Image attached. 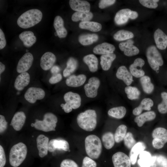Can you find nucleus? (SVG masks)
I'll list each match as a JSON object with an SVG mask.
<instances>
[{
  "mask_svg": "<svg viewBox=\"0 0 167 167\" xmlns=\"http://www.w3.org/2000/svg\"><path fill=\"white\" fill-rule=\"evenodd\" d=\"M125 91L127 94V98L130 100L139 99L140 95V91L135 87L127 86L125 88Z\"/></svg>",
  "mask_w": 167,
  "mask_h": 167,
  "instance_id": "nucleus-43",
  "label": "nucleus"
},
{
  "mask_svg": "<svg viewBox=\"0 0 167 167\" xmlns=\"http://www.w3.org/2000/svg\"><path fill=\"white\" fill-rule=\"evenodd\" d=\"M64 21L60 16H56L54 22V26L57 36L60 38L65 37L67 34V31L64 27Z\"/></svg>",
  "mask_w": 167,
  "mask_h": 167,
  "instance_id": "nucleus-27",
  "label": "nucleus"
},
{
  "mask_svg": "<svg viewBox=\"0 0 167 167\" xmlns=\"http://www.w3.org/2000/svg\"><path fill=\"white\" fill-rule=\"evenodd\" d=\"M78 66V62L76 59L73 57L70 58L67 61L66 66L63 71L64 77H66L70 76L76 70Z\"/></svg>",
  "mask_w": 167,
  "mask_h": 167,
  "instance_id": "nucleus-34",
  "label": "nucleus"
},
{
  "mask_svg": "<svg viewBox=\"0 0 167 167\" xmlns=\"http://www.w3.org/2000/svg\"><path fill=\"white\" fill-rule=\"evenodd\" d=\"M19 37L23 42L24 46L26 47H31L36 41V37L31 31L22 32L19 35Z\"/></svg>",
  "mask_w": 167,
  "mask_h": 167,
  "instance_id": "nucleus-28",
  "label": "nucleus"
},
{
  "mask_svg": "<svg viewBox=\"0 0 167 167\" xmlns=\"http://www.w3.org/2000/svg\"><path fill=\"white\" fill-rule=\"evenodd\" d=\"M79 27L81 29L93 32L99 31L102 28V25L100 23L94 21L81 22L79 24Z\"/></svg>",
  "mask_w": 167,
  "mask_h": 167,
  "instance_id": "nucleus-36",
  "label": "nucleus"
},
{
  "mask_svg": "<svg viewBox=\"0 0 167 167\" xmlns=\"http://www.w3.org/2000/svg\"><path fill=\"white\" fill-rule=\"evenodd\" d=\"M145 64L144 60L141 58H137L129 66L130 72L133 76L137 78H141L144 75L145 72L142 67Z\"/></svg>",
  "mask_w": 167,
  "mask_h": 167,
  "instance_id": "nucleus-14",
  "label": "nucleus"
},
{
  "mask_svg": "<svg viewBox=\"0 0 167 167\" xmlns=\"http://www.w3.org/2000/svg\"><path fill=\"white\" fill-rule=\"evenodd\" d=\"M61 74L58 73L53 75L49 79V82L51 84H56L60 82L62 79Z\"/></svg>",
  "mask_w": 167,
  "mask_h": 167,
  "instance_id": "nucleus-50",
  "label": "nucleus"
},
{
  "mask_svg": "<svg viewBox=\"0 0 167 167\" xmlns=\"http://www.w3.org/2000/svg\"><path fill=\"white\" fill-rule=\"evenodd\" d=\"M30 81V76L29 73L27 72L20 73L15 79L14 87L18 91H22L28 86Z\"/></svg>",
  "mask_w": 167,
  "mask_h": 167,
  "instance_id": "nucleus-23",
  "label": "nucleus"
},
{
  "mask_svg": "<svg viewBox=\"0 0 167 167\" xmlns=\"http://www.w3.org/2000/svg\"><path fill=\"white\" fill-rule=\"evenodd\" d=\"M6 158L4 150L0 145V167H4L6 163Z\"/></svg>",
  "mask_w": 167,
  "mask_h": 167,
  "instance_id": "nucleus-51",
  "label": "nucleus"
},
{
  "mask_svg": "<svg viewBox=\"0 0 167 167\" xmlns=\"http://www.w3.org/2000/svg\"><path fill=\"white\" fill-rule=\"evenodd\" d=\"M101 139L105 148L107 149L112 148L115 144V139L113 134L111 132H107L104 134Z\"/></svg>",
  "mask_w": 167,
  "mask_h": 167,
  "instance_id": "nucleus-39",
  "label": "nucleus"
},
{
  "mask_svg": "<svg viewBox=\"0 0 167 167\" xmlns=\"http://www.w3.org/2000/svg\"><path fill=\"white\" fill-rule=\"evenodd\" d=\"M61 106L62 107L64 112L66 113H69L72 110V107L68 103H66L65 104H62Z\"/></svg>",
  "mask_w": 167,
  "mask_h": 167,
  "instance_id": "nucleus-55",
  "label": "nucleus"
},
{
  "mask_svg": "<svg viewBox=\"0 0 167 167\" xmlns=\"http://www.w3.org/2000/svg\"><path fill=\"white\" fill-rule=\"evenodd\" d=\"M26 119V115L23 112H18L14 115L10 125L12 126L15 130L19 131L23 126Z\"/></svg>",
  "mask_w": 167,
  "mask_h": 167,
  "instance_id": "nucleus-24",
  "label": "nucleus"
},
{
  "mask_svg": "<svg viewBox=\"0 0 167 167\" xmlns=\"http://www.w3.org/2000/svg\"><path fill=\"white\" fill-rule=\"evenodd\" d=\"M7 123L4 116L2 115H0V133L4 132L6 130Z\"/></svg>",
  "mask_w": 167,
  "mask_h": 167,
  "instance_id": "nucleus-49",
  "label": "nucleus"
},
{
  "mask_svg": "<svg viewBox=\"0 0 167 167\" xmlns=\"http://www.w3.org/2000/svg\"><path fill=\"white\" fill-rule=\"evenodd\" d=\"M156 116L155 113L152 111H148L137 116L134 119V121L137 123L138 126H142L146 122L152 121Z\"/></svg>",
  "mask_w": 167,
  "mask_h": 167,
  "instance_id": "nucleus-29",
  "label": "nucleus"
},
{
  "mask_svg": "<svg viewBox=\"0 0 167 167\" xmlns=\"http://www.w3.org/2000/svg\"><path fill=\"white\" fill-rule=\"evenodd\" d=\"M157 109L159 112L162 114L167 113V105L161 100L157 105Z\"/></svg>",
  "mask_w": 167,
  "mask_h": 167,
  "instance_id": "nucleus-53",
  "label": "nucleus"
},
{
  "mask_svg": "<svg viewBox=\"0 0 167 167\" xmlns=\"http://www.w3.org/2000/svg\"><path fill=\"white\" fill-rule=\"evenodd\" d=\"M48 149L50 152L54 151L56 149L67 151L69 150V145L68 142L65 140L53 139L49 142Z\"/></svg>",
  "mask_w": 167,
  "mask_h": 167,
  "instance_id": "nucleus-18",
  "label": "nucleus"
},
{
  "mask_svg": "<svg viewBox=\"0 0 167 167\" xmlns=\"http://www.w3.org/2000/svg\"><path fill=\"white\" fill-rule=\"evenodd\" d=\"M69 4L71 8L76 12H89L90 4L87 1L80 0H70Z\"/></svg>",
  "mask_w": 167,
  "mask_h": 167,
  "instance_id": "nucleus-21",
  "label": "nucleus"
},
{
  "mask_svg": "<svg viewBox=\"0 0 167 167\" xmlns=\"http://www.w3.org/2000/svg\"><path fill=\"white\" fill-rule=\"evenodd\" d=\"M84 62L88 66L90 71L92 72L96 71L98 68V60L93 54H89L84 57Z\"/></svg>",
  "mask_w": 167,
  "mask_h": 167,
  "instance_id": "nucleus-32",
  "label": "nucleus"
},
{
  "mask_svg": "<svg viewBox=\"0 0 167 167\" xmlns=\"http://www.w3.org/2000/svg\"><path fill=\"white\" fill-rule=\"evenodd\" d=\"M112 161L114 167H131L129 157L124 152H119L112 156Z\"/></svg>",
  "mask_w": 167,
  "mask_h": 167,
  "instance_id": "nucleus-11",
  "label": "nucleus"
},
{
  "mask_svg": "<svg viewBox=\"0 0 167 167\" xmlns=\"http://www.w3.org/2000/svg\"><path fill=\"white\" fill-rule=\"evenodd\" d=\"M138 14L136 11H132L131 14L130 19H135L138 17Z\"/></svg>",
  "mask_w": 167,
  "mask_h": 167,
  "instance_id": "nucleus-58",
  "label": "nucleus"
},
{
  "mask_svg": "<svg viewBox=\"0 0 167 167\" xmlns=\"http://www.w3.org/2000/svg\"><path fill=\"white\" fill-rule=\"evenodd\" d=\"M96 162L90 158L86 156L84 158L81 167H96Z\"/></svg>",
  "mask_w": 167,
  "mask_h": 167,
  "instance_id": "nucleus-46",
  "label": "nucleus"
},
{
  "mask_svg": "<svg viewBox=\"0 0 167 167\" xmlns=\"http://www.w3.org/2000/svg\"><path fill=\"white\" fill-rule=\"evenodd\" d=\"M56 60V57L53 53L49 52H46L41 58L40 66L44 71L49 70L53 66Z\"/></svg>",
  "mask_w": 167,
  "mask_h": 167,
  "instance_id": "nucleus-16",
  "label": "nucleus"
},
{
  "mask_svg": "<svg viewBox=\"0 0 167 167\" xmlns=\"http://www.w3.org/2000/svg\"><path fill=\"white\" fill-rule=\"evenodd\" d=\"M139 3L143 6L150 9L156 8L158 5V0H139Z\"/></svg>",
  "mask_w": 167,
  "mask_h": 167,
  "instance_id": "nucleus-45",
  "label": "nucleus"
},
{
  "mask_svg": "<svg viewBox=\"0 0 167 167\" xmlns=\"http://www.w3.org/2000/svg\"><path fill=\"white\" fill-rule=\"evenodd\" d=\"M60 71L59 67L57 66H54L51 69L50 71L52 73L54 74L58 73Z\"/></svg>",
  "mask_w": 167,
  "mask_h": 167,
  "instance_id": "nucleus-57",
  "label": "nucleus"
},
{
  "mask_svg": "<svg viewBox=\"0 0 167 167\" xmlns=\"http://www.w3.org/2000/svg\"><path fill=\"white\" fill-rule=\"evenodd\" d=\"M116 75L118 79L122 80L127 86L130 85L133 81L132 75L124 66H121L118 68Z\"/></svg>",
  "mask_w": 167,
  "mask_h": 167,
  "instance_id": "nucleus-20",
  "label": "nucleus"
},
{
  "mask_svg": "<svg viewBox=\"0 0 167 167\" xmlns=\"http://www.w3.org/2000/svg\"><path fill=\"white\" fill-rule=\"evenodd\" d=\"M60 167H79L74 161L68 159L63 160L61 162Z\"/></svg>",
  "mask_w": 167,
  "mask_h": 167,
  "instance_id": "nucleus-47",
  "label": "nucleus"
},
{
  "mask_svg": "<svg viewBox=\"0 0 167 167\" xmlns=\"http://www.w3.org/2000/svg\"><path fill=\"white\" fill-rule=\"evenodd\" d=\"M126 110L123 106L115 107L110 109L108 112V114L110 116L117 119H122L126 114Z\"/></svg>",
  "mask_w": 167,
  "mask_h": 167,
  "instance_id": "nucleus-40",
  "label": "nucleus"
},
{
  "mask_svg": "<svg viewBox=\"0 0 167 167\" xmlns=\"http://www.w3.org/2000/svg\"><path fill=\"white\" fill-rule=\"evenodd\" d=\"M100 84V80L98 78L95 77L90 78L88 83L84 86L86 96L91 98L96 97L97 95L98 89Z\"/></svg>",
  "mask_w": 167,
  "mask_h": 167,
  "instance_id": "nucleus-9",
  "label": "nucleus"
},
{
  "mask_svg": "<svg viewBox=\"0 0 167 167\" xmlns=\"http://www.w3.org/2000/svg\"><path fill=\"white\" fill-rule=\"evenodd\" d=\"M33 61L32 54L29 52L24 54L19 60L16 67L17 72H26L31 67Z\"/></svg>",
  "mask_w": 167,
  "mask_h": 167,
  "instance_id": "nucleus-10",
  "label": "nucleus"
},
{
  "mask_svg": "<svg viewBox=\"0 0 167 167\" xmlns=\"http://www.w3.org/2000/svg\"><path fill=\"white\" fill-rule=\"evenodd\" d=\"M153 105V102L151 99L145 98L142 100L139 106L133 110V114L138 116L141 114L143 110H150Z\"/></svg>",
  "mask_w": 167,
  "mask_h": 167,
  "instance_id": "nucleus-31",
  "label": "nucleus"
},
{
  "mask_svg": "<svg viewBox=\"0 0 167 167\" xmlns=\"http://www.w3.org/2000/svg\"><path fill=\"white\" fill-rule=\"evenodd\" d=\"M34 126V123H32L31 124V126L32 127H33Z\"/></svg>",
  "mask_w": 167,
  "mask_h": 167,
  "instance_id": "nucleus-60",
  "label": "nucleus"
},
{
  "mask_svg": "<svg viewBox=\"0 0 167 167\" xmlns=\"http://www.w3.org/2000/svg\"><path fill=\"white\" fill-rule=\"evenodd\" d=\"M26 50V52H27V53H28V49H27V50Z\"/></svg>",
  "mask_w": 167,
  "mask_h": 167,
  "instance_id": "nucleus-61",
  "label": "nucleus"
},
{
  "mask_svg": "<svg viewBox=\"0 0 167 167\" xmlns=\"http://www.w3.org/2000/svg\"><path fill=\"white\" fill-rule=\"evenodd\" d=\"M132 10L129 8L121 9L116 13L114 20L117 25H122L126 24L131 18Z\"/></svg>",
  "mask_w": 167,
  "mask_h": 167,
  "instance_id": "nucleus-22",
  "label": "nucleus"
},
{
  "mask_svg": "<svg viewBox=\"0 0 167 167\" xmlns=\"http://www.w3.org/2000/svg\"></svg>",
  "mask_w": 167,
  "mask_h": 167,
  "instance_id": "nucleus-62",
  "label": "nucleus"
},
{
  "mask_svg": "<svg viewBox=\"0 0 167 167\" xmlns=\"http://www.w3.org/2000/svg\"><path fill=\"white\" fill-rule=\"evenodd\" d=\"M27 153L26 146L22 142H19L11 148L9 156L10 165L13 167L19 166L25 160Z\"/></svg>",
  "mask_w": 167,
  "mask_h": 167,
  "instance_id": "nucleus-4",
  "label": "nucleus"
},
{
  "mask_svg": "<svg viewBox=\"0 0 167 167\" xmlns=\"http://www.w3.org/2000/svg\"><path fill=\"white\" fill-rule=\"evenodd\" d=\"M45 92L42 88L34 87L29 88L24 95L25 99L31 103L33 104L37 100H41L45 97Z\"/></svg>",
  "mask_w": 167,
  "mask_h": 167,
  "instance_id": "nucleus-8",
  "label": "nucleus"
},
{
  "mask_svg": "<svg viewBox=\"0 0 167 167\" xmlns=\"http://www.w3.org/2000/svg\"><path fill=\"white\" fill-rule=\"evenodd\" d=\"M154 38L157 47L163 50L167 47V35L161 29L158 28L154 32Z\"/></svg>",
  "mask_w": 167,
  "mask_h": 167,
  "instance_id": "nucleus-19",
  "label": "nucleus"
},
{
  "mask_svg": "<svg viewBox=\"0 0 167 167\" xmlns=\"http://www.w3.org/2000/svg\"><path fill=\"white\" fill-rule=\"evenodd\" d=\"M133 33L129 31L123 29L118 31L113 36V38L118 41H122L132 38Z\"/></svg>",
  "mask_w": 167,
  "mask_h": 167,
  "instance_id": "nucleus-42",
  "label": "nucleus"
},
{
  "mask_svg": "<svg viewBox=\"0 0 167 167\" xmlns=\"http://www.w3.org/2000/svg\"><path fill=\"white\" fill-rule=\"evenodd\" d=\"M98 38V36L96 34H83L79 36L78 40L82 45H87L96 41Z\"/></svg>",
  "mask_w": 167,
  "mask_h": 167,
  "instance_id": "nucleus-35",
  "label": "nucleus"
},
{
  "mask_svg": "<svg viewBox=\"0 0 167 167\" xmlns=\"http://www.w3.org/2000/svg\"><path fill=\"white\" fill-rule=\"evenodd\" d=\"M42 16V13L40 10L36 9H30L19 16L17 20V24L22 28H29L39 23Z\"/></svg>",
  "mask_w": 167,
  "mask_h": 167,
  "instance_id": "nucleus-1",
  "label": "nucleus"
},
{
  "mask_svg": "<svg viewBox=\"0 0 167 167\" xmlns=\"http://www.w3.org/2000/svg\"><path fill=\"white\" fill-rule=\"evenodd\" d=\"M146 146L142 142H139L131 148L129 154L131 164L135 165L137 161L138 155L145 149Z\"/></svg>",
  "mask_w": 167,
  "mask_h": 167,
  "instance_id": "nucleus-30",
  "label": "nucleus"
},
{
  "mask_svg": "<svg viewBox=\"0 0 167 167\" xmlns=\"http://www.w3.org/2000/svg\"><path fill=\"white\" fill-rule=\"evenodd\" d=\"M58 122L57 116L51 113H45L43 120L36 119L34 126L36 129L47 132L55 131Z\"/></svg>",
  "mask_w": 167,
  "mask_h": 167,
  "instance_id": "nucleus-5",
  "label": "nucleus"
},
{
  "mask_svg": "<svg viewBox=\"0 0 167 167\" xmlns=\"http://www.w3.org/2000/svg\"><path fill=\"white\" fill-rule=\"evenodd\" d=\"M156 157H152L149 152L143 151L139 154L138 164L141 167H155Z\"/></svg>",
  "mask_w": 167,
  "mask_h": 167,
  "instance_id": "nucleus-13",
  "label": "nucleus"
},
{
  "mask_svg": "<svg viewBox=\"0 0 167 167\" xmlns=\"http://www.w3.org/2000/svg\"><path fill=\"white\" fill-rule=\"evenodd\" d=\"M116 1L115 0H101L99 3L98 6L101 9H104L113 4Z\"/></svg>",
  "mask_w": 167,
  "mask_h": 167,
  "instance_id": "nucleus-48",
  "label": "nucleus"
},
{
  "mask_svg": "<svg viewBox=\"0 0 167 167\" xmlns=\"http://www.w3.org/2000/svg\"><path fill=\"white\" fill-rule=\"evenodd\" d=\"M152 136L153 147L156 149H161L167 142V130L163 127L156 128L153 131Z\"/></svg>",
  "mask_w": 167,
  "mask_h": 167,
  "instance_id": "nucleus-7",
  "label": "nucleus"
},
{
  "mask_svg": "<svg viewBox=\"0 0 167 167\" xmlns=\"http://www.w3.org/2000/svg\"><path fill=\"white\" fill-rule=\"evenodd\" d=\"M126 126L124 124L119 125L116 129L114 135L115 142L119 143L123 140L127 131Z\"/></svg>",
  "mask_w": 167,
  "mask_h": 167,
  "instance_id": "nucleus-41",
  "label": "nucleus"
},
{
  "mask_svg": "<svg viewBox=\"0 0 167 167\" xmlns=\"http://www.w3.org/2000/svg\"><path fill=\"white\" fill-rule=\"evenodd\" d=\"M86 153L89 157L96 159L100 156L102 150V145L100 139L97 136L91 135L87 136L85 139Z\"/></svg>",
  "mask_w": 167,
  "mask_h": 167,
  "instance_id": "nucleus-3",
  "label": "nucleus"
},
{
  "mask_svg": "<svg viewBox=\"0 0 167 167\" xmlns=\"http://www.w3.org/2000/svg\"><path fill=\"white\" fill-rule=\"evenodd\" d=\"M115 49V48L113 45L104 42L95 46L93 51L96 54L103 55L113 54Z\"/></svg>",
  "mask_w": 167,
  "mask_h": 167,
  "instance_id": "nucleus-26",
  "label": "nucleus"
},
{
  "mask_svg": "<svg viewBox=\"0 0 167 167\" xmlns=\"http://www.w3.org/2000/svg\"><path fill=\"white\" fill-rule=\"evenodd\" d=\"M64 99L73 109L79 108L81 104V98L77 93L69 92L66 93L64 96Z\"/></svg>",
  "mask_w": 167,
  "mask_h": 167,
  "instance_id": "nucleus-17",
  "label": "nucleus"
},
{
  "mask_svg": "<svg viewBox=\"0 0 167 167\" xmlns=\"http://www.w3.org/2000/svg\"><path fill=\"white\" fill-rule=\"evenodd\" d=\"M6 45V41L4 34L1 29H0V49L4 48Z\"/></svg>",
  "mask_w": 167,
  "mask_h": 167,
  "instance_id": "nucleus-54",
  "label": "nucleus"
},
{
  "mask_svg": "<svg viewBox=\"0 0 167 167\" xmlns=\"http://www.w3.org/2000/svg\"><path fill=\"white\" fill-rule=\"evenodd\" d=\"M36 142L39 155L43 158L48 154L49 139L48 137L41 134L37 137Z\"/></svg>",
  "mask_w": 167,
  "mask_h": 167,
  "instance_id": "nucleus-15",
  "label": "nucleus"
},
{
  "mask_svg": "<svg viewBox=\"0 0 167 167\" xmlns=\"http://www.w3.org/2000/svg\"><path fill=\"white\" fill-rule=\"evenodd\" d=\"M123 141L125 145L129 149H131L136 143L132 134L130 132L126 133Z\"/></svg>",
  "mask_w": 167,
  "mask_h": 167,
  "instance_id": "nucleus-44",
  "label": "nucleus"
},
{
  "mask_svg": "<svg viewBox=\"0 0 167 167\" xmlns=\"http://www.w3.org/2000/svg\"><path fill=\"white\" fill-rule=\"evenodd\" d=\"M148 62L151 68L155 71L159 70L160 67L164 64L162 55L154 45L149 46L146 53Z\"/></svg>",
  "mask_w": 167,
  "mask_h": 167,
  "instance_id": "nucleus-6",
  "label": "nucleus"
},
{
  "mask_svg": "<svg viewBox=\"0 0 167 167\" xmlns=\"http://www.w3.org/2000/svg\"><path fill=\"white\" fill-rule=\"evenodd\" d=\"M78 125L85 131H91L94 130L97 125V114L93 109H88L79 113L77 118Z\"/></svg>",
  "mask_w": 167,
  "mask_h": 167,
  "instance_id": "nucleus-2",
  "label": "nucleus"
},
{
  "mask_svg": "<svg viewBox=\"0 0 167 167\" xmlns=\"http://www.w3.org/2000/svg\"><path fill=\"white\" fill-rule=\"evenodd\" d=\"M156 161L162 167H167V158L162 155H159L156 157Z\"/></svg>",
  "mask_w": 167,
  "mask_h": 167,
  "instance_id": "nucleus-52",
  "label": "nucleus"
},
{
  "mask_svg": "<svg viewBox=\"0 0 167 167\" xmlns=\"http://www.w3.org/2000/svg\"><path fill=\"white\" fill-rule=\"evenodd\" d=\"M86 76L84 74L78 75H72L66 79V83L67 86L72 87H77L82 86L86 80Z\"/></svg>",
  "mask_w": 167,
  "mask_h": 167,
  "instance_id": "nucleus-25",
  "label": "nucleus"
},
{
  "mask_svg": "<svg viewBox=\"0 0 167 167\" xmlns=\"http://www.w3.org/2000/svg\"><path fill=\"white\" fill-rule=\"evenodd\" d=\"M5 69V66L1 62H0V74L4 71Z\"/></svg>",
  "mask_w": 167,
  "mask_h": 167,
  "instance_id": "nucleus-59",
  "label": "nucleus"
},
{
  "mask_svg": "<svg viewBox=\"0 0 167 167\" xmlns=\"http://www.w3.org/2000/svg\"><path fill=\"white\" fill-rule=\"evenodd\" d=\"M116 58V55L113 53L102 55L100 57V64L102 69L105 71L108 70Z\"/></svg>",
  "mask_w": 167,
  "mask_h": 167,
  "instance_id": "nucleus-33",
  "label": "nucleus"
},
{
  "mask_svg": "<svg viewBox=\"0 0 167 167\" xmlns=\"http://www.w3.org/2000/svg\"><path fill=\"white\" fill-rule=\"evenodd\" d=\"M134 41L131 39H129L126 42L120 43L119 47L120 50L124 52L126 56L131 57L139 54V49L134 45Z\"/></svg>",
  "mask_w": 167,
  "mask_h": 167,
  "instance_id": "nucleus-12",
  "label": "nucleus"
},
{
  "mask_svg": "<svg viewBox=\"0 0 167 167\" xmlns=\"http://www.w3.org/2000/svg\"><path fill=\"white\" fill-rule=\"evenodd\" d=\"M93 17V14L91 12H75L71 16V19L74 22L81 20V22H87L90 20Z\"/></svg>",
  "mask_w": 167,
  "mask_h": 167,
  "instance_id": "nucleus-37",
  "label": "nucleus"
},
{
  "mask_svg": "<svg viewBox=\"0 0 167 167\" xmlns=\"http://www.w3.org/2000/svg\"><path fill=\"white\" fill-rule=\"evenodd\" d=\"M161 100L167 105V92L163 91L160 93Z\"/></svg>",
  "mask_w": 167,
  "mask_h": 167,
  "instance_id": "nucleus-56",
  "label": "nucleus"
},
{
  "mask_svg": "<svg viewBox=\"0 0 167 167\" xmlns=\"http://www.w3.org/2000/svg\"><path fill=\"white\" fill-rule=\"evenodd\" d=\"M139 80L143 89L145 93L150 94L152 92L154 87L149 76L144 75L141 77Z\"/></svg>",
  "mask_w": 167,
  "mask_h": 167,
  "instance_id": "nucleus-38",
  "label": "nucleus"
}]
</instances>
